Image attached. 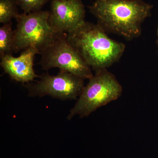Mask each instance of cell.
<instances>
[{
  "instance_id": "3957f363",
  "label": "cell",
  "mask_w": 158,
  "mask_h": 158,
  "mask_svg": "<svg viewBox=\"0 0 158 158\" xmlns=\"http://www.w3.org/2000/svg\"><path fill=\"white\" fill-rule=\"evenodd\" d=\"M74 106L67 116L68 120L78 115L88 117L98 108L118 99L123 88L116 77L107 69H101L89 79Z\"/></svg>"
},
{
  "instance_id": "52a82bcc",
  "label": "cell",
  "mask_w": 158,
  "mask_h": 158,
  "mask_svg": "<svg viewBox=\"0 0 158 158\" xmlns=\"http://www.w3.org/2000/svg\"><path fill=\"white\" fill-rule=\"evenodd\" d=\"M50 8V23L59 34H69L86 21L81 0H52Z\"/></svg>"
},
{
  "instance_id": "277c9868",
  "label": "cell",
  "mask_w": 158,
  "mask_h": 158,
  "mask_svg": "<svg viewBox=\"0 0 158 158\" xmlns=\"http://www.w3.org/2000/svg\"><path fill=\"white\" fill-rule=\"evenodd\" d=\"M50 11H38L20 14L16 18L14 31V52L28 48L38 51L39 54L59 35L49 21Z\"/></svg>"
},
{
  "instance_id": "6da1fadb",
  "label": "cell",
  "mask_w": 158,
  "mask_h": 158,
  "mask_svg": "<svg viewBox=\"0 0 158 158\" xmlns=\"http://www.w3.org/2000/svg\"><path fill=\"white\" fill-rule=\"evenodd\" d=\"M153 6L143 0H95L88 8L105 32L131 40L140 37L141 25Z\"/></svg>"
},
{
  "instance_id": "9c48e42d",
  "label": "cell",
  "mask_w": 158,
  "mask_h": 158,
  "mask_svg": "<svg viewBox=\"0 0 158 158\" xmlns=\"http://www.w3.org/2000/svg\"><path fill=\"white\" fill-rule=\"evenodd\" d=\"M14 52V31L11 22L0 27V57Z\"/></svg>"
},
{
  "instance_id": "ba28073f",
  "label": "cell",
  "mask_w": 158,
  "mask_h": 158,
  "mask_svg": "<svg viewBox=\"0 0 158 158\" xmlns=\"http://www.w3.org/2000/svg\"><path fill=\"white\" fill-rule=\"evenodd\" d=\"M38 54V51L30 48L22 51L17 57L6 55L1 57V65L12 80L28 84L39 77L34 69V57Z\"/></svg>"
},
{
  "instance_id": "5b68a950",
  "label": "cell",
  "mask_w": 158,
  "mask_h": 158,
  "mask_svg": "<svg viewBox=\"0 0 158 158\" xmlns=\"http://www.w3.org/2000/svg\"><path fill=\"white\" fill-rule=\"evenodd\" d=\"M40 54V64L44 70L58 68L85 80L93 76L92 69L69 42L67 34H59Z\"/></svg>"
},
{
  "instance_id": "8fae6325",
  "label": "cell",
  "mask_w": 158,
  "mask_h": 158,
  "mask_svg": "<svg viewBox=\"0 0 158 158\" xmlns=\"http://www.w3.org/2000/svg\"><path fill=\"white\" fill-rule=\"evenodd\" d=\"M18 5L24 12H31L40 11L49 0H16Z\"/></svg>"
},
{
  "instance_id": "7c38bea8",
  "label": "cell",
  "mask_w": 158,
  "mask_h": 158,
  "mask_svg": "<svg viewBox=\"0 0 158 158\" xmlns=\"http://www.w3.org/2000/svg\"><path fill=\"white\" fill-rule=\"evenodd\" d=\"M157 34H158V30H157ZM157 44H158V40H157Z\"/></svg>"
},
{
  "instance_id": "8992f818",
  "label": "cell",
  "mask_w": 158,
  "mask_h": 158,
  "mask_svg": "<svg viewBox=\"0 0 158 158\" xmlns=\"http://www.w3.org/2000/svg\"><path fill=\"white\" fill-rule=\"evenodd\" d=\"M39 77V81L26 85L28 96H49L61 100L77 99L85 86V79L65 71L60 70L55 76L46 73Z\"/></svg>"
},
{
  "instance_id": "30bf717a",
  "label": "cell",
  "mask_w": 158,
  "mask_h": 158,
  "mask_svg": "<svg viewBox=\"0 0 158 158\" xmlns=\"http://www.w3.org/2000/svg\"><path fill=\"white\" fill-rule=\"evenodd\" d=\"M16 0H0V23L6 24L11 22L20 14Z\"/></svg>"
},
{
  "instance_id": "7a4b0ae2",
  "label": "cell",
  "mask_w": 158,
  "mask_h": 158,
  "mask_svg": "<svg viewBox=\"0 0 158 158\" xmlns=\"http://www.w3.org/2000/svg\"><path fill=\"white\" fill-rule=\"evenodd\" d=\"M67 39L94 71L107 69L122 56L126 46L111 39L97 24L85 21Z\"/></svg>"
}]
</instances>
